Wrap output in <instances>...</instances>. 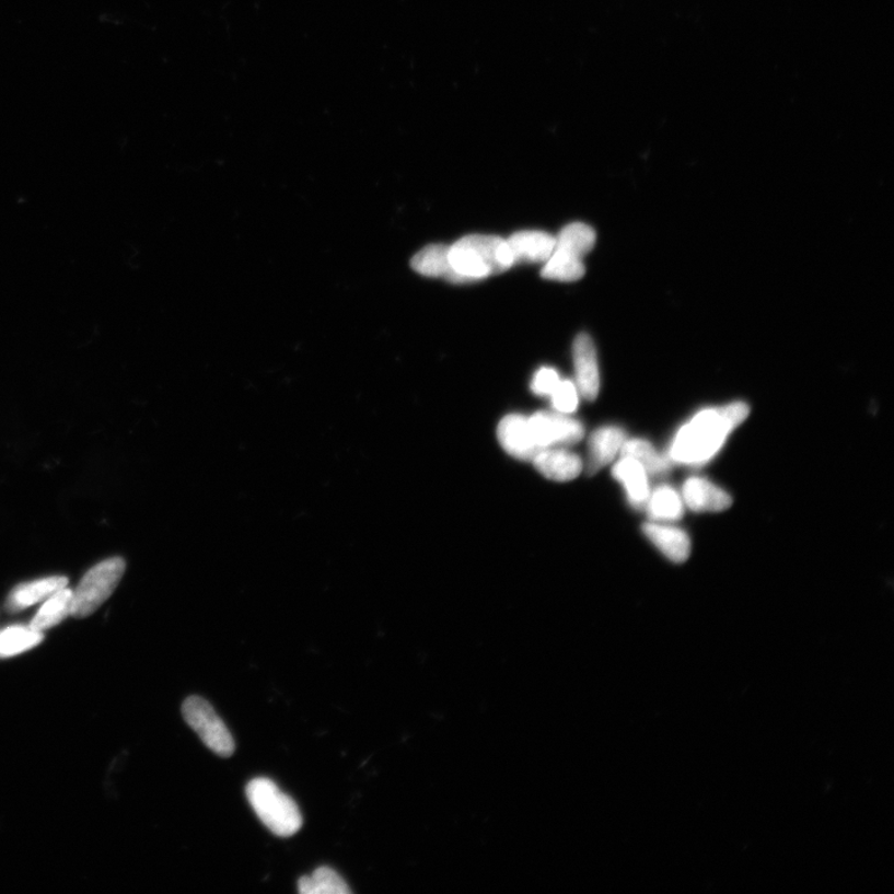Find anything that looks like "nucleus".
Returning a JSON list of instances; mask_svg holds the SVG:
<instances>
[{"instance_id":"nucleus-9","label":"nucleus","mask_w":894,"mask_h":894,"mask_svg":"<svg viewBox=\"0 0 894 894\" xmlns=\"http://www.w3.org/2000/svg\"><path fill=\"white\" fill-rule=\"evenodd\" d=\"M497 438L507 454L522 461H532L539 449L534 442L529 418L521 414H510L500 421Z\"/></svg>"},{"instance_id":"nucleus-6","label":"nucleus","mask_w":894,"mask_h":894,"mask_svg":"<svg viewBox=\"0 0 894 894\" xmlns=\"http://www.w3.org/2000/svg\"><path fill=\"white\" fill-rule=\"evenodd\" d=\"M530 430L539 450L567 448L584 438L583 423L558 411H538L529 418Z\"/></svg>"},{"instance_id":"nucleus-5","label":"nucleus","mask_w":894,"mask_h":894,"mask_svg":"<svg viewBox=\"0 0 894 894\" xmlns=\"http://www.w3.org/2000/svg\"><path fill=\"white\" fill-rule=\"evenodd\" d=\"M182 713L184 720L211 752L220 757H232L235 752L233 735L208 700L199 696H190L184 700Z\"/></svg>"},{"instance_id":"nucleus-8","label":"nucleus","mask_w":894,"mask_h":894,"mask_svg":"<svg viewBox=\"0 0 894 894\" xmlns=\"http://www.w3.org/2000/svg\"><path fill=\"white\" fill-rule=\"evenodd\" d=\"M682 500L694 512H722L733 503L732 496L708 478L693 476L682 487Z\"/></svg>"},{"instance_id":"nucleus-22","label":"nucleus","mask_w":894,"mask_h":894,"mask_svg":"<svg viewBox=\"0 0 894 894\" xmlns=\"http://www.w3.org/2000/svg\"><path fill=\"white\" fill-rule=\"evenodd\" d=\"M541 275L547 280L573 282L583 278L585 266L582 259L555 251L543 266Z\"/></svg>"},{"instance_id":"nucleus-15","label":"nucleus","mask_w":894,"mask_h":894,"mask_svg":"<svg viewBox=\"0 0 894 894\" xmlns=\"http://www.w3.org/2000/svg\"><path fill=\"white\" fill-rule=\"evenodd\" d=\"M69 580L67 577H49L34 582L16 585L5 602L8 613H20L27 607L46 601L59 590L67 588Z\"/></svg>"},{"instance_id":"nucleus-1","label":"nucleus","mask_w":894,"mask_h":894,"mask_svg":"<svg viewBox=\"0 0 894 894\" xmlns=\"http://www.w3.org/2000/svg\"><path fill=\"white\" fill-rule=\"evenodd\" d=\"M750 413V405L744 402L698 411L676 432L669 450L670 460L687 466L707 464L720 453L727 439L748 418Z\"/></svg>"},{"instance_id":"nucleus-19","label":"nucleus","mask_w":894,"mask_h":894,"mask_svg":"<svg viewBox=\"0 0 894 894\" xmlns=\"http://www.w3.org/2000/svg\"><path fill=\"white\" fill-rule=\"evenodd\" d=\"M620 455L639 461L648 474L652 476L666 474L672 465L669 455L659 453L651 442L643 439H626Z\"/></svg>"},{"instance_id":"nucleus-12","label":"nucleus","mask_w":894,"mask_h":894,"mask_svg":"<svg viewBox=\"0 0 894 894\" xmlns=\"http://www.w3.org/2000/svg\"><path fill=\"white\" fill-rule=\"evenodd\" d=\"M626 440L624 429L615 426L599 428L588 441L587 472L594 475L620 454Z\"/></svg>"},{"instance_id":"nucleus-23","label":"nucleus","mask_w":894,"mask_h":894,"mask_svg":"<svg viewBox=\"0 0 894 894\" xmlns=\"http://www.w3.org/2000/svg\"><path fill=\"white\" fill-rule=\"evenodd\" d=\"M299 892L302 894H348L347 882L329 868H318L311 875H303L299 881Z\"/></svg>"},{"instance_id":"nucleus-16","label":"nucleus","mask_w":894,"mask_h":894,"mask_svg":"<svg viewBox=\"0 0 894 894\" xmlns=\"http://www.w3.org/2000/svg\"><path fill=\"white\" fill-rule=\"evenodd\" d=\"M450 246L432 244L423 247L411 259L414 271L428 278H442L454 282V270L449 259Z\"/></svg>"},{"instance_id":"nucleus-17","label":"nucleus","mask_w":894,"mask_h":894,"mask_svg":"<svg viewBox=\"0 0 894 894\" xmlns=\"http://www.w3.org/2000/svg\"><path fill=\"white\" fill-rule=\"evenodd\" d=\"M647 510L654 522H675L685 513V503L674 487L663 485L650 492Z\"/></svg>"},{"instance_id":"nucleus-4","label":"nucleus","mask_w":894,"mask_h":894,"mask_svg":"<svg viewBox=\"0 0 894 894\" xmlns=\"http://www.w3.org/2000/svg\"><path fill=\"white\" fill-rule=\"evenodd\" d=\"M126 561L115 557L101 561L72 590L71 616L84 619L94 614L114 594L125 574Z\"/></svg>"},{"instance_id":"nucleus-10","label":"nucleus","mask_w":894,"mask_h":894,"mask_svg":"<svg viewBox=\"0 0 894 894\" xmlns=\"http://www.w3.org/2000/svg\"><path fill=\"white\" fill-rule=\"evenodd\" d=\"M537 472L557 483L574 480L583 472V460L566 448H547L532 458Z\"/></svg>"},{"instance_id":"nucleus-21","label":"nucleus","mask_w":894,"mask_h":894,"mask_svg":"<svg viewBox=\"0 0 894 894\" xmlns=\"http://www.w3.org/2000/svg\"><path fill=\"white\" fill-rule=\"evenodd\" d=\"M44 641V632L31 626L14 625L0 631V659L14 658L30 651Z\"/></svg>"},{"instance_id":"nucleus-11","label":"nucleus","mask_w":894,"mask_h":894,"mask_svg":"<svg viewBox=\"0 0 894 894\" xmlns=\"http://www.w3.org/2000/svg\"><path fill=\"white\" fill-rule=\"evenodd\" d=\"M642 532L652 545L674 564H685L689 558L693 545H690V538L684 530L666 522L653 521L645 523Z\"/></svg>"},{"instance_id":"nucleus-3","label":"nucleus","mask_w":894,"mask_h":894,"mask_svg":"<svg viewBox=\"0 0 894 894\" xmlns=\"http://www.w3.org/2000/svg\"><path fill=\"white\" fill-rule=\"evenodd\" d=\"M246 797L257 817L275 835L290 837L300 832L302 815L298 804L272 780L253 779L246 787Z\"/></svg>"},{"instance_id":"nucleus-2","label":"nucleus","mask_w":894,"mask_h":894,"mask_svg":"<svg viewBox=\"0 0 894 894\" xmlns=\"http://www.w3.org/2000/svg\"><path fill=\"white\" fill-rule=\"evenodd\" d=\"M454 283H466L502 274L514 265L509 243L495 235H467L450 246Z\"/></svg>"},{"instance_id":"nucleus-20","label":"nucleus","mask_w":894,"mask_h":894,"mask_svg":"<svg viewBox=\"0 0 894 894\" xmlns=\"http://www.w3.org/2000/svg\"><path fill=\"white\" fill-rule=\"evenodd\" d=\"M595 242L596 234L592 227L584 223H573L561 230L556 237L555 251L583 259V256L592 252Z\"/></svg>"},{"instance_id":"nucleus-25","label":"nucleus","mask_w":894,"mask_h":894,"mask_svg":"<svg viewBox=\"0 0 894 894\" xmlns=\"http://www.w3.org/2000/svg\"><path fill=\"white\" fill-rule=\"evenodd\" d=\"M560 381V376L556 370L547 367L541 368L533 376L531 391L538 396H550Z\"/></svg>"},{"instance_id":"nucleus-18","label":"nucleus","mask_w":894,"mask_h":894,"mask_svg":"<svg viewBox=\"0 0 894 894\" xmlns=\"http://www.w3.org/2000/svg\"><path fill=\"white\" fill-rule=\"evenodd\" d=\"M71 606L72 590L67 587L46 599L40 611L34 616L30 625L31 628L40 632L54 628V626H57L71 615Z\"/></svg>"},{"instance_id":"nucleus-7","label":"nucleus","mask_w":894,"mask_h":894,"mask_svg":"<svg viewBox=\"0 0 894 894\" xmlns=\"http://www.w3.org/2000/svg\"><path fill=\"white\" fill-rule=\"evenodd\" d=\"M576 385L582 398L593 402L601 391V374L596 358V348L592 337L580 334L573 344Z\"/></svg>"},{"instance_id":"nucleus-14","label":"nucleus","mask_w":894,"mask_h":894,"mask_svg":"<svg viewBox=\"0 0 894 894\" xmlns=\"http://www.w3.org/2000/svg\"><path fill=\"white\" fill-rule=\"evenodd\" d=\"M613 476L624 486L626 497L634 509L647 506L651 492L649 474L639 461L622 456L613 467Z\"/></svg>"},{"instance_id":"nucleus-13","label":"nucleus","mask_w":894,"mask_h":894,"mask_svg":"<svg viewBox=\"0 0 894 894\" xmlns=\"http://www.w3.org/2000/svg\"><path fill=\"white\" fill-rule=\"evenodd\" d=\"M515 264L546 263L556 247V237L538 230H524L507 239Z\"/></svg>"},{"instance_id":"nucleus-24","label":"nucleus","mask_w":894,"mask_h":894,"mask_svg":"<svg viewBox=\"0 0 894 894\" xmlns=\"http://www.w3.org/2000/svg\"><path fill=\"white\" fill-rule=\"evenodd\" d=\"M577 385L570 381H560L557 388L550 394L552 407L561 414H573L579 405Z\"/></svg>"}]
</instances>
